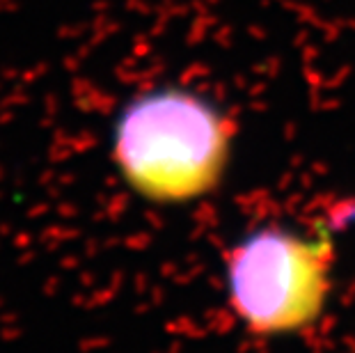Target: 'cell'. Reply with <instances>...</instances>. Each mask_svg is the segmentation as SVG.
Wrapping results in <instances>:
<instances>
[{"instance_id": "7a4b0ae2", "label": "cell", "mask_w": 355, "mask_h": 353, "mask_svg": "<svg viewBox=\"0 0 355 353\" xmlns=\"http://www.w3.org/2000/svg\"><path fill=\"white\" fill-rule=\"evenodd\" d=\"M334 245L325 227L314 236L264 227L227 252L229 305L257 337L305 332L325 312Z\"/></svg>"}, {"instance_id": "6da1fadb", "label": "cell", "mask_w": 355, "mask_h": 353, "mask_svg": "<svg viewBox=\"0 0 355 353\" xmlns=\"http://www.w3.org/2000/svg\"><path fill=\"white\" fill-rule=\"evenodd\" d=\"M236 124L209 97L161 85L129 99L113 124L119 177L151 204H190L220 188L234 154Z\"/></svg>"}]
</instances>
